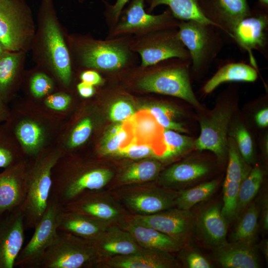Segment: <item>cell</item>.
I'll return each mask as SVG.
<instances>
[{
  "label": "cell",
  "mask_w": 268,
  "mask_h": 268,
  "mask_svg": "<svg viewBox=\"0 0 268 268\" xmlns=\"http://www.w3.org/2000/svg\"><path fill=\"white\" fill-rule=\"evenodd\" d=\"M130 48L139 55V66L142 67L171 58L190 59L188 51L179 38L177 28L162 29L141 36L132 35Z\"/></svg>",
  "instance_id": "ba28073f"
},
{
  "label": "cell",
  "mask_w": 268,
  "mask_h": 268,
  "mask_svg": "<svg viewBox=\"0 0 268 268\" xmlns=\"http://www.w3.org/2000/svg\"><path fill=\"white\" fill-rule=\"evenodd\" d=\"M255 121L257 125L262 128L268 126V109L265 108L260 110L255 115Z\"/></svg>",
  "instance_id": "db71d44e"
},
{
  "label": "cell",
  "mask_w": 268,
  "mask_h": 268,
  "mask_svg": "<svg viewBox=\"0 0 268 268\" xmlns=\"http://www.w3.org/2000/svg\"><path fill=\"white\" fill-rule=\"evenodd\" d=\"M257 78L258 70L252 66L243 62H231L221 67L206 81L202 90L207 94L225 82H252Z\"/></svg>",
  "instance_id": "83f0119b"
},
{
  "label": "cell",
  "mask_w": 268,
  "mask_h": 268,
  "mask_svg": "<svg viewBox=\"0 0 268 268\" xmlns=\"http://www.w3.org/2000/svg\"><path fill=\"white\" fill-rule=\"evenodd\" d=\"M260 206L252 203L245 210L231 234L232 241L255 245L257 240Z\"/></svg>",
  "instance_id": "1f68e13d"
},
{
  "label": "cell",
  "mask_w": 268,
  "mask_h": 268,
  "mask_svg": "<svg viewBox=\"0 0 268 268\" xmlns=\"http://www.w3.org/2000/svg\"><path fill=\"white\" fill-rule=\"evenodd\" d=\"M135 114L134 108L129 101L119 99L112 104L109 111L110 119L115 122L122 123L131 118Z\"/></svg>",
  "instance_id": "ee69618b"
},
{
  "label": "cell",
  "mask_w": 268,
  "mask_h": 268,
  "mask_svg": "<svg viewBox=\"0 0 268 268\" xmlns=\"http://www.w3.org/2000/svg\"><path fill=\"white\" fill-rule=\"evenodd\" d=\"M31 14L24 0H0V41L6 51L17 52L30 40Z\"/></svg>",
  "instance_id": "8fae6325"
},
{
  "label": "cell",
  "mask_w": 268,
  "mask_h": 268,
  "mask_svg": "<svg viewBox=\"0 0 268 268\" xmlns=\"http://www.w3.org/2000/svg\"><path fill=\"white\" fill-rule=\"evenodd\" d=\"M260 211L262 228L264 231H267L268 230V199L267 195H265L263 198Z\"/></svg>",
  "instance_id": "816d5d0a"
},
{
  "label": "cell",
  "mask_w": 268,
  "mask_h": 268,
  "mask_svg": "<svg viewBox=\"0 0 268 268\" xmlns=\"http://www.w3.org/2000/svg\"><path fill=\"white\" fill-rule=\"evenodd\" d=\"M59 152H53L38 159L28 171L25 199L19 207L25 228H34L43 215L51 197L52 172L60 159Z\"/></svg>",
  "instance_id": "277c9868"
},
{
  "label": "cell",
  "mask_w": 268,
  "mask_h": 268,
  "mask_svg": "<svg viewBox=\"0 0 268 268\" xmlns=\"http://www.w3.org/2000/svg\"><path fill=\"white\" fill-rule=\"evenodd\" d=\"M0 222V268H13L23 248L25 225L19 207Z\"/></svg>",
  "instance_id": "ac0fdd59"
},
{
  "label": "cell",
  "mask_w": 268,
  "mask_h": 268,
  "mask_svg": "<svg viewBox=\"0 0 268 268\" xmlns=\"http://www.w3.org/2000/svg\"><path fill=\"white\" fill-rule=\"evenodd\" d=\"M79 0L81 1H83V0Z\"/></svg>",
  "instance_id": "91938a15"
},
{
  "label": "cell",
  "mask_w": 268,
  "mask_h": 268,
  "mask_svg": "<svg viewBox=\"0 0 268 268\" xmlns=\"http://www.w3.org/2000/svg\"><path fill=\"white\" fill-rule=\"evenodd\" d=\"M63 209V206L54 198L50 197L43 215L34 228L31 239L21 250L14 267L38 268L46 250L58 235L59 218Z\"/></svg>",
  "instance_id": "30bf717a"
},
{
  "label": "cell",
  "mask_w": 268,
  "mask_h": 268,
  "mask_svg": "<svg viewBox=\"0 0 268 268\" xmlns=\"http://www.w3.org/2000/svg\"><path fill=\"white\" fill-rule=\"evenodd\" d=\"M43 39L48 58L63 83L68 86L71 80L70 55L55 16L52 0H43Z\"/></svg>",
  "instance_id": "4fadbf2b"
},
{
  "label": "cell",
  "mask_w": 268,
  "mask_h": 268,
  "mask_svg": "<svg viewBox=\"0 0 268 268\" xmlns=\"http://www.w3.org/2000/svg\"><path fill=\"white\" fill-rule=\"evenodd\" d=\"M134 141L132 124L128 120L112 127L103 137L98 153L101 156L115 155Z\"/></svg>",
  "instance_id": "f546056e"
},
{
  "label": "cell",
  "mask_w": 268,
  "mask_h": 268,
  "mask_svg": "<svg viewBox=\"0 0 268 268\" xmlns=\"http://www.w3.org/2000/svg\"><path fill=\"white\" fill-rule=\"evenodd\" d=\"M147 1L148 7L146 12L148 13L152 12L158 6L165 5L168 7L173 15L179 20H192L213 25L201 11L199 6V0H147Z\"/></svg>",
  "instance_id": "4dcf8cb0"
},
{
  "label": "cell",
  "mask_w": 268,
  "mask_h": 268,
  "mask_svg": "<svg viewBox=\"0 0 268 268\" xmlns=\"http://www.w3.org/2000/svg\"><path fill=\"white\" fill-rule=\"evenodd\" d=\"M184 256H181L186 266L189 268H211L212 267L210 262L201 254L199 252L192 251L182 253Z\"/></svg>",
  "instance_id": "7dc6e473"
},
{
  "label": "cell",
  "mask_w": 268,
  "mask_h": 268,
  "mask_svg": "<svg viewBox=\"0 0 268 268\" xmlns=\"http://www.w3.org/2000/svg\"><path fill=\"white\" fill-rule=\"evenodd\" d=\"M92 123L90 119L86 118L75 126L68 141L69 148H75L84 143L90 136L92 130Z\"/></svg>",
  "instance_id": "7bdbcfd3"
},
{
  "label": "cell",
  "mask_w": 268,
  "mask_h": 268,
  "mask_svg": "<svg viewBox=\"0 0 268 268\" xmlns=\"http://www.w3.org/2000/svg\"><path fill=\"white\" fill-rule=\"evenodd\" d=\"M214 257L224 268H258L260 262L255 245L232 241L214 247Z\"/></svg>",
  "instance_id": "603a6c76"
},
{
  "label": "cell",
  "mask_w": 268,
  "mask_h": 268,
  "mask_svg": "<svg viewBox=\"0 0 268 268\" xmlns=\"http://www.w3.org/2000/svg\"><path fill=\"white\" fill-rule=\"evenodd\" d=\"M229 135L235 141L245 162L249 165L253 163L254 151L253 140L247 128L242 124H238L232 128Z\"/></svg>",
  "instance_id": "60d3db41"
},
{
  "label": "cell",
  "mask_w": 268,
  "mask_h": 268,
  "mask_svg": "<svg viewBox=\"0 0 268 268\" xmlns=\"http://www.w3.org/2000/svg\"><path fill=\"white\" fill-rule=\"evenodd\" d=\"M257 4L261 7L268 10V0H258Z\"/></svg>",
  "instance_id": "6f0895ef"
},
{
  "label": "cell",
  "mask_w": 268,
  "mask_h": 268,
  "mask_svg": "<svg viewBox=\"0 0 268 268\" xmlns=\"http://www.w3.org/2000/svg\"><path fill=\"white\" fill-rule=\"evenodd\" d=\"M71 97L65 93H56L49 96L45 100L46 105L56 111H64L69 106Z\"/></svg>",
  "instance_id": "c3c4849f"
},
{
  "label": "cell",
  "mask_w": 268,
  "mask_h": 268,
  "mask_svg": "<svg viewBox=\"0 0 268 268\" xmlns=\"http://www.w3.org/2000/svg\"><path fill=\"white\" fill-rule=\"evenodd\" d=\"M61 232L46 250L37 268H95L98 258L90 241Z\"/></svg>",
  "instance_id": "52a82bcc"
},
{
  "label": "cell",
  "mask_w": 268,
  "mask_h": 268,
  "mask_svg": "<svg viewBox=\"0 0 268 268\" xmlns=\"http://www.w3.org/2000/svg\"><path fill=\"white\" fill-rule=\"evenodd\" d=\"M77 89L79 95L85 98L92 96L95 92L94 86L82 81L77 84Z\"/></svg>",
  "instance_id": "f5cc1de1"
},
{
  "label": "cell",
  "mask_w": 268,
  "mask_h": 268,
  "mask_svg": "<svg viewBox=\"0 0 268 268\" xmlns=\"http://www.w3.org/2000/svg\"><path fill=\"white\" fill-rule=\"evenodd\" d=\"M119 226L127 231L143 249L172 254L184 247L167 235L150 227L127 221Z\"/></svg>",
  "instance_id": "cb8c5ba5"
},
{
  "label": "cell",
  "mask_w": 268,
  "mask_h": 268,
  "mask_svg": "<svg viewBox=\"0 0 268 268\" xmlns=\"http://www.w3.org/2000/svg\"><path fill=\"white\" fill-rule=\"evenodd\" d=\"M268 10L257 3L250 13L235 28L231 39L250 57L251 65L258 70L252 50L260 52L268 59Z\"/></svg>",
  "instance_id": "5bb4252c"
},
{
  "label": "cell",
  "mask_w": 268,
  "mask_h": 268,
  "mask_svg": "<svg viewBox=\"0 0 268 268\" xmlns=\"http://www.w3.org/2000/svg\"><path fill=\"white\" fill-rule=\"evenodd\" d=\"M221 208L218 204L204 208L194 223L202 240L214 247L226 242L228 223L221 213Z\"/></svg>",
  "instance_id": "484cf974"
},
{
  "label": "cell",
  "mask_w": 268,
  "mask_h": 268,
  "mask_svg": "<svg viewBox=\"0 0 268 268\" xmlns=\"http://www.w3.org/2000/svg\"><path fill=\"white\" fill-rule=\"evenodd\" d=\"M209 170V166L205 162L185 160L161 171L156 182L162 187L179 191L207 175Z\"/></svg>",
  "instance_id": "7402d4cb"
},
{
  "label": "cell",
  "mask_w": 268,
  "mask_h": 268,
  "mask_svg": "<svg viewBox=\"0 0 268 268\" xmlns=\"http://www.w3.org/2000/svg\"><path fill=\"white\" fill-rule=\"evenodd\" d=\"M240 183L225 180L223 185L221 213L227 223L237 216L238 192Z\"/></svg>",
  "instance_id": "ab89813d"
},
{
  "label": "cell",
  "mask_w": 268,
  "mask_h": 268,
  "mask_svg": "<svg viewBox=\"0 0 268 268\" xmlns=\"http://www.w3.org/2000/svg\"><path fill=\"white\" fill-rule=\"evenodd\" d=\"M129 0H116L113 4H111L107 1H104L105 6V17L109 25H110V29L117 23L123 10Z\"/></svg>",
  "instance_id": "bcb514c9"
},
{
  "label": "cell",
  "mask_w": 268,
  "mask_h": 268,
  "mask_svg": "<svg viewBox=\"0 0 268 268\" xmlns=\"http://www.w3.org/2000/svg\"><path fill=\"white\" fill-rule=\"evenodd\" d=\"M20 53L6 51L0 56V97L4 101L9 95L21 61Z\"/></svg>",
  "instance_id": "836d02e7"
},
{
  "label": "cell",
  "mask_w": 268,
  "mask_h": 268,
  "mask_svg": "<svg viewBox=\"0 0 268 268\" xmlns=\"http://www.w3.org/2000/svg\"><path fill=\"white\" fill-rule=\"evenodd\" d=\"M125 221L155 229L176 240L184 247L190 241L195 220L190 210L176 207L146 215L128 214Z\"/></svg>",
  "instance_id": "9a60e30c"
},
{
  "label": "cell",
  "mask_w": 268,
  "mask_h": 268,
  "mask_svg": "<svg viewBox=\"0 0 268 268\" xmlns=\"http://www.w3.org/2000/svg\"><path fill=\"white\" fill-rule=\"evenodd\" d=\"M131 122L134 136V142L151 146L154 149L158 160L159 152L157 147L159 136L162 135V127L154 117L144 109L135 113L129 119Z\"/></svg>",
  "instance_id": "f1b7e54d"
},
{
  "label": "cell",
  "mask_w": 268,
  "mask_h": 268,
  "mask_svg": "<svg viewBox=\"0 0 268 268\" xmlns=\"http://www.w3.org/2000/svg\"><path fill=\"white\" fill-rule=\"evenodd\" d=\"M190 59L171 58L157 64L137 67L132 85L141 91L175 97L200 108L192 87Z\"/></svg>",
  "instance_id": "6da1fadb"
},
{
  "label": "cell",
  "mask_w": 268,
  "mask_h": 268,
  "mask_svg": "<svg viewBox=\"0 0 268 268\" xmlns=\"http://www.w3.org/2000/svg\"><path fill=\"white\" fill-rule=\"evenodd\" d=\"M2 134L0 131V168H5L14 164L15 155Z\"/></svg>",
  "instance_id": "681fc988"
},
{
  "label": "cell",
  "mask_w": 268,
  "mask_h": 268,
  "mask_svg": "<svg viewBox=\"0 0 268 268\" xmlns=\"http://www.w3.org/2000/svg\"><path fill=\"white\" fill-rule=\"evenodd\" d=\"M115 173L103 165L65 169L59 178L52 179L51 197L63 206L85 192L108 190Z\"/></svg>",
  "instance_id": "8992f818"
},
{
  "label": "cell",
  "mask_w": 268,
  "mask_h": 268,
  "mask_svg": "<svg viewBox=\"0 0 268 268\" xmlns=\"http://www.w3.org/2000/svg\"><path fill=\"white\" fill-rule=\"evenodd\" d=\"M260 248L264 256L268 261V239L263 241L260 244Z\"/></svg>",
  "instance_id": "9f6ffc18"
},
{
  "label": "cell",
  "mask_w": 268,
  "mask_h": 268,
  "mask_svg": "<svg viewBox=\"0 0 268 268\" xmlns=\"http://www.w3.org/2000/svg\"><path fill=\"white\" fill-rule=\"evenodd\" d=\"M53 88L52 80L43 73L35 74L30 80V90L33 95L38 98L50 93Z\"/></svg>",
  "instance_id": "f6af8a7d"
},
{
  "label": "cell",
  "mask_w": 268,
  "mask_h": 268,
  "mask_svg": "<svg viewBox=\"0 0 268 268\" xmlns=\"http://www.w3.org/2000/svg\"><path fill=\"white\" fill-rule=\"evenodd\" d=\"M131 215H146L175 207L179 191L152 181L121 186L109 190Z\"/></svg>",
  "instance_id": "3957f363"
},
{
  "label": "cell",
  "mask_w": 268,
  "mask_h": 268,
  "mask_svg": "<svg viewBox=\"0 0 268 268\" xmlns=\"http://www.w3.org/2000/svg\"><path fill=\"white\" fill-rule=\"evenodd\" d=\"M218 184V181L214 180L179 191L175 207L181 209L190 210L196 204L209 198L216 190Z\"/></svg>",
  "instance_id": "d6a6232c"
},
{
  "label": "cell",
  "mask_w": 268,
  "mask_h": 268,
  "mask_svg": "<svg viewBox=\"0 0 268 268\" xmlns=\"http://www.w3.org/2000/svg\"><path fill=\"white\" fill-rule=\"evenodd\" d=\"M0 173V215L20 207L27 193L28 171L23 164H13Z\"/></svg>",
  "instance_id": "ffe728a7"
},
{
  "label": "cell",
  "mask_w": 268,
  "mask_h": 268,
  "mask_svg": "<svg viewBox=\"0 0 268 268\" xmlns=\"http://www.w3.org/2000/svg\"><path fill=\"white\" fill-rule=\"evenodd\" d=\"M179 38L189 52L194 72L199 73L214 62L223 46L220 30L211 24L180 20Z\"/></svg>",
  "instance_id": "5b68a950"
},
{
  "label": "cell",
  "mask_w": 268,
  "mask_h": 268,
  "mask_svg": "<svg viewBox=\"0 0 268 268\" xmlns=\"http://www.w3.org/2000/svg\"><path fill=\"white\" fill-rule=\"evenodd\" d=\"M80 78L84 82L92 86H100L104 82V80L100 74L94 70H87L82 72Z\"/></svg>",
  "instance_id": "f907efd6"
},
{
  "label": "cell",
  "mask_w": 268,
  "mask_h": 268,
  "mask_svg": "<svg viewBox=\"0 0 268 268\" xmlns=\"http://www.w3.org/2000/svg\"><path fill=\"white\" fill-rule=\"evenodd\" d=\"M15 133L27 153L33 154L38 152L44 139L43 130L39 124L24 120L17 125Z\"/></svg>",
  "instance_id": "e575fe53"
},
{
  "label": "cell",
  "mask_w": 268,
  "mask_h": 268,
  "mask_svg": "<svg viewBox=\"0 0 268 268\" xmlns=\"http://www.w3.org/2000/svg\"><path fill=\"white\" fill-rule=\"evenodd\" d=\"M131 36L81 39L76 47L79 62L86 67L105 72L126 70L135 63V53L130 48Z\"/></svg>",
  "instance_id": "7a4b0ae2"
},
{
  "label": "cell",
  "mask_w": 268,
  "mask_h": 268,
  "mask_svg": "<svg viewBox=\"0 0 268 268\" xmlns=\"http://www.w3.org/2000/svg\"><path fill=\"white\" fill-rule=\"evenodd\" d=\"M89 241L95 249L97 264L114 257L133 254L143 249L127 231L118 225L108 227L95 239Z\"/></svg>",
  "instance_id": "d6986e66"
},
{
  "label": "cell",
  "mask_w": 268,
  "mask_h": 268,
  "mask_svg": "<svg viewBox=\"0 0 268 268\" xmlns=\"http://www.w3.org/2000/svg\"><path fill=\"white\" fill-rule=\"evenodd\" d=\"M162 164L156 158H146L126 165L115 176L107 190L121 186L155 181L162 171Z\"/></svg>",
  "instance_id": "d4e9b609"
},
{
  "label": "cell",
  "mask_w": 268,
  "mask_h": 268,
  "mask_svg": "<svg viewBox=\"0 0 268 268\" xmlns=\"http://www.w3.org/2000/svg\"><path fill=\"white\" fill-rule=\"evenodd\" d=\"M228 163L225 179L241 182L248 175L252 168L240 154L232 137L228 138Z\"/></svg>",
  "instance_id": "f35d334b"
},
{
  "label": "cell",
  "mask_w": 268,
  "mask_h": 268,
  "mask_svg": "<svg viewBox=\"0 0 268 268\" xmlns=\"http://www.w3.org/2000/svg\"><path fill=\"white\" fill-rule=\"evenodd\" d=\"M115 155L135 160L146 158L157 157L156 153L151 146L134 141L120 150Z\"/></svg>",
  "instance_id": "b9f144b4"
},
{
  "label": "cell",
  "mask_w": 268,
  "mask_h": 268,
  "mask_svg": "<svg viewBox=\"0 0 268 268\" xmlns=\"http://www.w3.org/2000/svg\"><path fill=\"white\" fill-rule=\"evenodd\" d=\"M199 6L205 18L230 38L251 10L247 0H199Z\"/></svg>",
  "instance_id": "e0dca14e"
},
{
  "label": "cell",
  "mask_w": 268,
  "mask_h": 268,
  "mask_svg": "<svg viewBox=\"0 0 268 268\" xmlns=\"http://www.w3.org/2000/svg\"><path fill=\"white\" fill-rule=\"evenodd\" d=\"M162 140L165 150L160 160L174 158L194 147L195 140L173 130L163 129Z\"/></svg>",
  "instance_id": "8d00e7d4"
},
{
  "label": "cell",
  "mask_w": 268,
  "mask_h": 268,
  "mask_svg": "<svg viewBox=\"0 0 268 268\" xmlns=\"http://www.w3.org/2000/svg\"><path fill=\"white\" fill-rule=\"evenodd\" d=\"M4 102V101L0 97V122L7 120L9 117L8 111Z\"/></svg>",
  "instance_id": "11a10c76"
},
{
  "label": "cell",
  "mask_w": 268,
  "mask_h": 268,
  "mask_svg": "<svg viewBox=\"0 0 268 268\" xmlns=\"http://www.w3.org/2000/svg\"><path fill=\"white\" fill-rule=\"evenodd\" d=\"M180 266L171 253L143 248L133 254L101 261L96 268H177Z\"/></svg>",
  "instance_id": "44dd1931"
},
{
  "label": "cell",
  "mask_w": 268,
  "mask_h": 268,
  "mask_svg": "<svg viewBox=\"0 0 268 268\" xmlns=\"http://www.w3.org/2000/svg\"><path fill=\"white\" fill-rule=\"evenodd\" d=\"M264 174L261 168L255 166L241 182L238 192L237 216L257 194L263 183Z\"/></svg>",
  "instance_id": "74e56055"
},
{
  "label": "cell",
  "mask_w": 268,
  "mask_h": 268,
  "mask_svg": "<svg viewBox=\"0 0 268 268\" xmlns=\"http://www.w3.org/2000/svg\"><path fill=\"white\" fill-rule=\"evenodd\" d=\"M6 51H7L5 49L3 44L0 41V56L4 53Z\"/></svg>",
  "instance_id": "680465c9"
},
{
  "label": "cell",
  "mask_w": 268,
  "mask_h": 268,
  "mask_svg": "<svg viewBox=\"0 0 268 268\" xmlns=\"http://www.w3.org/2000/svg\"><path fill=\"white\" fill-rule=\"evenodd\" d=\"M110 226L112 225L82 214L63 209L60 216L58 230L87 240H92Z\"/></svg>",
  "instance_id": "4316f807"
},
{
  "label": "cell",
  "mask_w": 268,
  "mask_h": 268,
  "mask_svg": "<svg viewBox=\"0 0 268 268\" xmlns=\"http://www.w3.org/2000/svg\"><path fill=\"white\" fill-rule=\"evenodd\" d=\"M63 209L111 225L119 226L130 214L107 190L85 192L65 204Z\"/></svg>",
  "instance_id": "7c38bea8"
},
{
  "label": "cell",
  "mask_w": 268,
  "mask_h": 268,
  "mask_svg": "<svg viewBox=\"0 0 268 268\" xmlns=\"http://www.w3.org/2000/svg\"><path fill=\"white\" fill-rule=\"evenodd\" d=\"M144 108L155 119L158 124L163 129L173 130L181 133H186L187 130L179 122L178 119L182 113L177 108L170 105L154 103Z\"/></svg>",
  "instance_id": "d590c367"
},
{
  "label": "cell",
  "mask_w": 268,
  "mask_h": 268,
  "mask_svg": "<svg viewBox=\"0 0 268 268\" xmlns=\"http://www.w3.org/2000/svg\"><path fill=\"white\" fill-rule=\"evenodd\" d=\"M145 0H131L123 10L117 23L110 30L108 38L123 35L141 36L169 28H178L180 21L167 8L159 14L144 9Z\"/></svg>",
  "instance_id": "9c48e42d"
},
{
  "label": "cell",
  "mask_w": 268,
  "mask_h": 268,
  "mask_svg": "<svg viewBox=\"0 0 268 268\" xmlns=\"http://www.w3.org/2000/svg\"><path fill=\"white\" fill-rule=\"evenodd\" d=\"M232 116L231 110L222 107L199 121L200 136L194 141L198 150L212 151L220 160L225 158L228 148L227 135Z\"/></svg>",
  "instance_id": "2e32d148"
}]
</instances>
